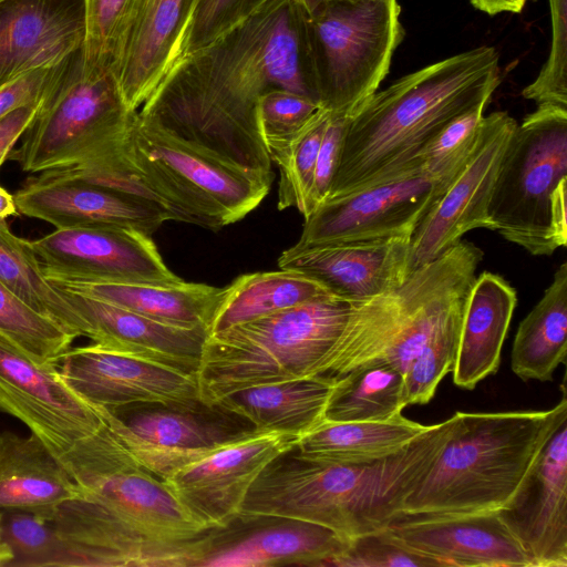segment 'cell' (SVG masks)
Segmentation results:
<instances>
[{"label":"cell","instance_id":"6da1fadb","mask_svg":"<svg viewBox=\"0 0 567 567\" xmlns=\"http://www.w3.org/2000/svg\"><path fill=\"white\" fill-rule=\"evenodd\" d=\"M280 87L318 100L306 0H254L192 52L138 120L225 165L272 182L257 102Z\"/></svg>","mask_w":567,"mask_h":567},{"label":"cell","instance_id":"7a4b0ae2","mask_svg":"<svg viewBox=\"0 0 567 567\" xmlns=\"http://www.w3.org/2000/svg\"><path fill=\"white\" fill-rule=\"evenodd\" d=\"M498 84V53L484 45L374 92L347 117L338 167L324 200L422 171L419 155L425 144L456 116L489 102Z\"/></svg>","mask_w":567,"mask_h":567},{"label":"cell","instance_id":"3957f363","mask_svg":"<svg viewBox=\"0 0 567 567\" xmlns=\"http://www.w3.org/2000/svg\"><path fill=\"white\" fill-rule=\"evenodd\" d=\"M456 424V413L395 454L357 464L310 461L290 450L252 483L240 515L276 516L329 527L351 539L381 532L426 476Z\"/></svg>","mask_w":567,"mask_h":567},{"label":"cell","instance_id":"277c9868","mask_svg":"<svg viewBox=\"0 0 567 567\" xmlns=\"http://www.w3.org/2000/svg\"><path fill=\"white\" fill-rule=\"evenodd\" d=\"M136 113L125 104L112 72L85 74L81 49L65 60L9 159L24 172L52 169L58 177L138 193L130 158Z\"/></svg>","mask_w":567,"mask_h":567},{"label":"cell","instance_id":"5b68a950","mask_svg":"<svg viewBox=\"0 0 567 567\" xmlns=\"http://www.w3.org/2000/svg\"><path fill=\"white\" fill-rule=\"evenodd\" d=\"M483 251L461 239L399 287L351 303L346 326L312 375L338 380L369 363L403 374L427 342L464 313Z\"/></svg>","mask_w":567,"mask_h":567},{"label":"cell","instance_id":"8992f818","mask_svg":"<svg viewBox=\"0 0 567 567\" xmlns=\"http://www.w3.org/2000/svg\"><path fill=\"white\" fill-rule=\"evenodd\" d=\"M560 388V402L547 411L456 412L449 440L399 516L461 515L502 507L567 414L565 379Z\"/></svg>","mask_w":567,"mask_h":567},{"label":"cell","instance_id":"52a82bcc","mask_svg":"<svg viewBox=\"0 0 567 567\" xmlns=\"http://www.w3.org/2000/svg\"><path fill=\"white\" fill-rule=\"evenodd\" d=\"M350 309L329 296L208 334L196 372L200 401L213 406L240 390L311 377Z\"/></svg>","mask_w":567,"mask_h":567},{"label":"cell","instance_id":"ba28073f","mask_svg":"<svg viewBox=\"0 0 567 567\" xmlns=\"http://www.w3.org/2000/svg\"><path fill=\"white\" fill-rule=\"evenodd\" d=\"M567 107L543 104L516 126L503 154L488 216L493 230L534 256L567 243Z\"/></svg>","mask_w":567,"mask_h":567},{"label":"cell","instance_id":"9c48e42d","mask_svg":"<svg viewBox=\"0 0 567 567\" xmlns=\"http://www.w3.org/2000/svg\"><path fill=\"white\" fill-rule=\"evenodd\" d=\"M130 158L138 185L169 220L212 230L243 219L271 186V181L225 165L146 126L137 113Z\"/></svg>","mask_w":567,"mask_h":567},{"label":"cell","instance_id":"30bf717a","mask_svg":"<svg viewBox=\"0 0 567 567\" xmlns=\"http://www.w3.org/2000/svg\"><path fill=\"white\" fill-rule=\"evenodd\" d=\"M82 497L138 534L164 545L205 551L210 533L171 487L143 467L103 424L59 456Z\"/></svg>","mask_w":567,"mask_h":567},{"label":"cell","instance_id":"8fae6325","mask_svg":"<svg viewBox=\"0 0 567 567\" xmlns=\"http://www.w3.org/2000/svg\"><path fill=\"white\" fill-rule=\"evenodd\" d=\"M318 100L350 116L377 92L404 31L398 0H306Z\"/></svg>","mask_w":567,"mask_h":567},{"label":"cell","instance_id":"7c38bea8","mask_svg":"<svg viewBox=\"0 0 567 567\" xmlns=\"http://www.w3.org/2000/svg\"><path fill=\"white\" fill-rule=\"evenodd\" d=\"M92 406L134 458L163 481L214 449L255 431L245 420L204 403Z\"/></svg>","mask_w":567,"mask_h":567},{"label":"cell","instance_id":"4fadbf2b","mask_svg":"<svg viewBox=\"0 0 567 567\" xmlns=\"http://www.w3.org/2000/svg\"><path fill=\"white\" fill-rule=\"evenodd\" d=\"M516 126V120L504 111L483 116L472 152L411 236L410 272L443 255L467 231L493 230L489 200Z\"/></svg>","mask_w":567,"mask_h":567},{"label":"cell","instance_id":"5bb4252c","mask_svg":"<svg viewBox=\"0 0 567 567\" xmlns=\"http://www.w3.org/2000/svg\"><path fill=\"white\" fill-rule=\"evenodd\" d=\"M447 184L422 171L322 202L307 218L295 249L409 236Z\"/></svg>","mask_w":567,"mask_h":567},{"label":"cell","instance_id":"9a60e30c","mask_svg":"<svg viewBox=\"0 0 567 567\" xmlns=\"http://www.w3.org/2000/svg\"><path fill=\"white\" fill-rule=\"evenodd\" d=\"M49 280L177 284L150 235L120 227L68 228L31 241Z\"/></svg>","mask_w":567,"mask_h":567},{"label":"cell","instance_id":"2e32d148","mask_svg":"<svg viewBox=\"0 0 567 567\" xmlns=\"http://www.w3.org/2000/svg\"><path fill=\"white\" fill-rule=\"evenodd\" d=\"M0 411L25 424L59 457L103 420L64 382L59 365L35 360L0 334Z\"/></svg>","mask_w":567,"mask_h":567},{"label":"cell","instance_id":"e0dca14e","mask_svg":"<svg viewBox=\"0 0 567 567\" xmlns=\"http://www.w3.org/2000/svg\"><path fill=\"white\" fill-rule=\"evenodd\" d=\"M300 436L278 431H252L214 449L181 467L164 482L205 526L225 528L240 514L252 483Z\"/></svg>","mask_w":567,"mask_h":567},{"label":"cell","instance_id":"ac0fdd59","mask_svg":"<svg viewBox=\"0 0 567 567\" xmlns=\"http://www.w3.org/2000/svg\"><path fill=\"white\" fill-rule=\"evenodd\" d=\"M59 363L64 382L91 404L116 408L135 403H203L196 374L95 343L71 347Z\"/></svg>","mask_w":567,"mask_h":567},{"label":"cell","instance_id":"d6986e66","mask_svg":"<svg viewBox=\"0 0 567 567\" xmlns=\"http://www.w3.org/2000/svg\"><path fill=\"white\" fill-rule=\"evenodd\" d=\"M496 511L532 567H567V414Z\"/></svg>","mask_w":567,"mask_h":567},{"label":"cell","instance_id":"ffe728a7","mask_svg":"<svg viewBox=\"0 0 567 567\" xmlns=\"http://www.w3.org/2000/svg\"><path fill=\"white\" fill-rule=\"evenodd\" d=\"M349 544L350 539L319 524L239 515L212 532L197 567H328Z\"/></svg>","mask_w":567,"mask_h":567},{"label":"cell","instance_id":"44dd1931","mask_svg":"<svg viewBox=\"0 0 567 567\" xmlns=\"http://www.w3.org/2000/svg\"><path fill=\"white\" fill-rule=\"evenodd\" d=\"M13 197L19 213L56 229L120 227L151 236L169 220L147 196L45 173L31 177Z\"/></svg>","mask_w":567,"mask_h":567},{"label":"cell","instance_id":"7402d4cb","mask_svg":"<svg viewBox=\"0 0 567 567\" xmlns=\"http://www.w3.org/2000/svg\"><path fill=\"white\" fill-rule=\"evenodd\" d=\"M50 522L70 567H196L202 555L156 543L82 496L62 504Z\"/></svg>","mask_w":567,"mask_h":567},{"label":"cell","instance_id":"603a6c76","mask_svg":"<svg viewBox=\"0 0 567 567\" xmlns=\"http://www.w3.org/2000/svg\"><path fill=\"white\" fill-rule=\"evenodd\" d=\"M394 542L447 566L532 567L497 511L430 517L399 516L383 529Z\"/></svg>","mask_w":567,"mask_h":567},{"label":"cell","instance_id":"cb8c5ba5","mask_svg":"<svg viewBox=\"0 0 567 567\" xmlns=\"http://www.w3.org/2000/svg\"><path fill=\"white\" fill-rule=\"evenodd\" d=\"M411 237L316 245L282 251L278 267L301 271L351 303L390 291L410 274Z\"/></svg>","mask_w":567,"mask_h":567},{"label":"cell","instance_id":"d4e9b609","mask_svg":"<svg viewBox=\"0 0 567 567\" xmlns=\"http://www.w3.org/2000/svg\"><path fill=\"white\" fill-rule=\"evenodd\" d=\"M84 0H0V87L83 48Z\"/></svg>","mask_w":567,"mask_h":567},{"label":"cell","instance_id":"484cf974","mask_svg":"<svg viewBox=\"0 0 567 567\" xmlns=\"http://www.w3.org/2000/svg\"><path fill=\"white\" fill-rule=\"evenodd\" d=\"M54 285V284H53ZM58 287L87 326L86 338L105 349L196 374L205 328H179L118 306Z\"/></svg>","mask_w":567,"mask_h":567},{"label":"cell","instance_id":"4316f807","mask_svg":"<svg viewBox=\"0 0 567 567\" xmlns=\"http://www.w3.org/2000/svg\"><path fill=\"white\" fill-rule=\"evenodd\" d=\"M193 0H141L111 72L131 111L137 112L162 84Z\"/></svg>","mask_w":567,"mask_h":567},{"label":"cell","instance_id":"83f0119b","mask_svg":"<svg viewBox=\"0 0 567 567\" xmlns=\"http://www.w3.org/2000/svg\"><path fill=\"white\" fill-rule=\"evenodd\" d=\"M82 496L60 458L34 434H0V509L52 520L59 507Z\"/></svg>","mask_w":567,"mask_h":567},{"label":"cell","instance_id":"f1b7e54d","mask_svg":"<svg viewBox=\"0 0 567 567\" xmlns=\"http://www.w3.org/2000/svg\"><path fill=\"white\" fill-rule=\"evenodd\" d=\"M516 303V291L505 278L488 271L476 276L465 303L452 371L457 386L473 390L497 372Z\"/></svg>","mask_w":567,"mask_h":567},{"label":"cell","instance_id":"f546056e","mask_svg":"<svg viewBox=\"0 0 567 567\" xmlns=\"http://www.w3.org/2000/svg\"><path fill=\"white\" fill-rule=\"evenodd\" d=\"M334 380L311 375L251 386L221 398L216 406L256 431H278L301 436L323 420Z\"/></svg>","mask_w":567,"mask_h":567},{"label":"cell","instance_id":"4dcf8cb0","mask_svg":"<svg viewBox=\"0 0 567 567\" xmlns=\"http://www.w3.org/2000/svg\"><path fill=\"white\" fill-rule=\"evenodd\" d=\"M64 289L127 309L179 328H205L220 298L221 288L205 284L70 282L50 280Z\"/></svg>","mask_w":567,"mask_h":567},{"label":"cell","instance_id":"1f68e13d","mask_svg":"<svg viewBox=\"0 0 567 567\" xmlns=\"http://www.w3.org/2000/svg\"><path fill=\"white\" fill-rule=\"evenodd\" d=\"M429 425L402 413L386 421H323L301 435L295 452L307 460L328 464H357L395 454Z\"/></svg>","mask_w":567,"mask_h":567},{"label":"cell","instance_id":"d6a6232c","mask_svg":"<svg viewBox=\"0 0 567 567\" xmlns=\"http://www.w3.org/2000/svg\"><path fill=\"white\" fill-rule=\"evenodd\" d=\"M329 296L334 295L321 282L298 270L279 268L276 271L245 274L221 288L207 333Z\"/></svg>","mask_w":567,"mask_h":567},{"label":"cell","instance_id":"836d02e7","mask_svg":"<svg viewBox=\"0 0 567 567\" xmlns=\"http://www.w3.org/2000/svg\"><path fill=\"white\" fill-rule=\"evenodd\" d=\"M567 355V262L555 271L543 297L520 321L511 367L524 381H551Z\"/></svg>","mask_w":567,"mask_h":567},{"label":"cell","instance_id":"e575fe53","mask_svg":"<svg viewBox=\"0 0 567 567\" xmlns=\"http://www.w3.org/2000/svg\"><path fill=\"white\" fill-rule=\"evenodd\" d=\"M0 282L75 339L87 336L84 319L45 277L31 241L14 235L6 219H0Z\"/></svg>","mask_w":567,"mask_h":567},{"label":"cell","instance_id":"d590c367","mask_svg":"<svg viewBox=\"0 0 567 567\" xmlns=\"http://www.w3.org/2000/svg\"><path fill=\"white\" fill-rule=\"evenodd\" d=\"M405 406L403 373L388 363L374 362L334 381L323 421H386Z\"/></svg>","mask_w":567,"mask_h":567},{"label":"cell","instance_id":"8d00e7d4","mask_svg":"<svg viewBox=\"0 0 567 567\" xmlns=\"http://www.w3.org/2000/svg\"><path fill=\"white\" fill-rule=\"evenodd\" d=\"M330 112L320 107L293 135L266 143L270 161L280 173L278 209L297 208L306 218L318 152Z\"/></svg>","mask_w":567,"mask_h":567},{"label":"cell","instance_id":"74e56055","mask_svg":"<svg viewBox=\"0 0 567 567\" xmlns=\"http://www.w3.org/2000/svg\"><path fill=\"white\" fill-rule=\"evenodd\" d=\"M0 334L41 362L59 363L74 337L0 282Z\"/></svg>","mask_w":567,"mask_h":567},{"label":"cell","instance_id":"f35d334b","mask_svg":"<svg viewBox=\"0 0 567 567\" xmlns=\"http://www.w3.org/2000/svg\"><path fill=\"white\" fill-rule=\"evenodd\" d=\"M141 0H84L85 40L82 48L85 74L111 72L123 38Z\"/></svg>","mask_w":567,"mask_h":567},{"label":"cell","instance_id":"ab89813d","mask_svg":"<svg viewBox=\"0 0 567 567\" xmlns=\"http://www.w3.org/2000/svg\"><path fill=\"white\" fill-rule=\"evenodd\" d=\"M1 532L13 554L9 567H70V558L50 520L13 511L2 514Z\"/></svg>","mask_w":567,"mask_h":567},{"label":"cell","instance_id":"60d3db41","mask_svg":"<svg viewBox=\"0 0 567 567\" xmlns=\"http://www.w3.org/2000/svg\"><path fill=\"white\" fill-rule=\"evenodd\" d=\"M487 104L483 102L456 116L425 144L419 155V165L425 174L450 183L476 143Z\"/></svg>","mask_w":567,"mask_h":567},{"label":"cell","instance_id":"b9f144b4","mask_svg":"<svg viewBox=\"0 0 567 567\" xmlns=\"http://www.w3.org/2000/svg\"><path fill=\"white\" fill-rule=\"evenodd\" d=\"M462 319L463 316L434 336L409 364L403 374L406 406L430 402L439 383L453 371Z\"/></svg>","mask_w":567,"mask_h":567},{"label":"cell","instance_id":"7bdbcfd3","mask_svg":"<svg viewBox=\"0 0 567 567\" xmlns=\"http://www.w3.org/2000/svg\"><path fill=\"white\" fill-rule=\"evenodd\" d=\"M551 23L549 55L536 79L522 92L536 105L567 107V0H548Z\"/></svg>","mask_w":567,"mask_h":567},{"label":"cell","instance_id":"ee69618b","mask_svg":"<svg viewBox=\"0 0 567 567\" xmlns=\"http://www.w3.org/2000/svg\"><path fill=\"white\" fill-rule=\"evenodd\" d=\"M252 1L193 0L175 42L165 78L192 52L210 41Z\"/></svg>","mask_w":567,"mask_h":567},{"label":"cell","instance_id":"f6af8a7d","mask_svg":"<svg viewBox=\"0 0 567 567\" xmlns=\"http://www.w3.org/2000/svg\"><path fill=\"white\" fill-rule=\"evenodd\" d=\"M320 107L313 99L289 90L264 92L257 102V120L265 145L297 133Z\"/></svg>","mask_w":567,"mask_h":567},{"label":"cell","instance_id":"bcb514c9","mask_svg":"<svg viewBox=\"0 0 567 567\" xmlns=\"http://www.w3.org/2000/svg\"><path fill=\"white\" fill-rule=\"evenodd\" d=\"M330 566L334 567H441L427 557L394 542L384 530L350 539L349 547Z\"/></svg>","mask_w":567,"mask_h":567},{"label":"cell","instance_id":"7dc6e473","mask_svg":"<svg viewBox=\"0 0 567 567\" xmlns=\"http://www.w3.org/2000/svg\"><path fill=\"white\" fill-rule=\"evenodd\" d=\"M346 121L347 116L330 113V118L322 136L315 166L313 179L308 200V216L327 198L329 194L340 158Z\"/></svg>","mask_w":567,"mask_h":567},{"label":"cell","instance_id":"c3c4849f","mask_svg":"<svg viewBox=\"0 0 567 567\" xmlns=\"http://www.w3.org/2000/svg\"><path fill=\"white\" fill-rule=\"evenodd\" d=\"M65 60L22 74L1 86L0 118L20 106L41 102L61 73Z\"/></svg>","mask_w":567,"mask_h":567},{"label":"cell","instance_id":"681fc988","mask_svg":"<svg viewBox=\"0 0 567 567\" xmlns=\"http://www.w3.org/2000/svg\"><path fill=\"white\" fill-rule=\"evenodd\" d=\"M42 101L20 106L0 118V167L34 120Z\"/></svg>","mask_w":567,"mask_h":567},{"label":"cell","instance_id":"f907efd6","mask_svg":"<svg viewBox=\"0 0 567 567\" xmlns=\"http://www.w3.org/2000/svg\"><path fill=\"white\" fill-rule=\"evenodd\" d=\"M472 6L489 16L501 12L519 13L528 0H470Z\"/></svg>","mask_w":567,"mask_h":567},{"label":"cell","instance_id":"816d5d0a","mask_svg":"<svg viewBox=\"0 0 567 567\" xmlns=\"http://www.w3.org/2000/svg\"><path fill=\"white\" fill-rule=\"evenodd\" d=\"M18 208L13 195L0 186V219L17 215Z\"/></svg>","mask_w":567,"mask_h":567},{"label":"cell","instance_id":"f5cc1de1","mask_svg":"<svg viewBox=\"0 0 567 567\" xmlns=\"http://www.w3.org/2000/svg\"><path fill=\"white\" fill-rule=\"evenodd\" d=\"M1 519L2 514L0 513V567H9L10 563L13 559V554L2 536Z\"/></svg>","mask_w":567,"mask_h":567}]
</instances>
